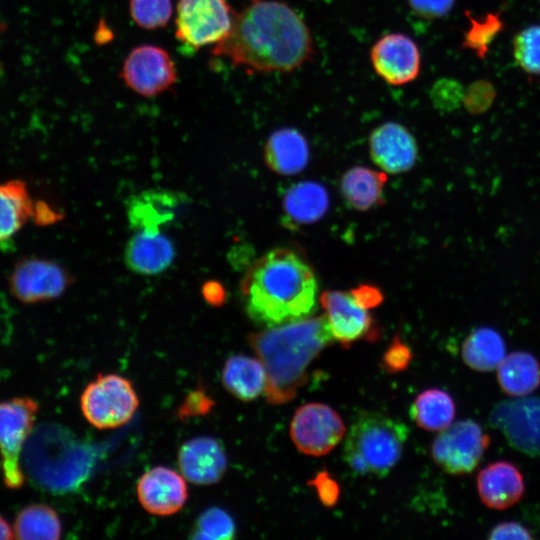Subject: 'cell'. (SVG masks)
Listing matches in <instances>:
<instances>
[{
    "mask_svg": "<svg viewBox=\"0 0 540 540\" xmlns=\"http://www.w3.org/2000/svg\"><path fill=\"white\" fill-rule=\"evenodd\" d=\"M455 0H408L410 8L420 17L436 19L450 12Z\"/></svg>",
    "mask_w": 540,
    "mask_h": 540,
    "instance_id": "8d00e7d4",
    "label": "cell"
},
{
    "mask_svg": "<svg viewBox=\"0 0 540 540\" xmlns=\"http://www.w3.org/2000/svg\"><path fill=\"white\" fill-rule=\"evenodd\" d=\"M530 531L517 522H502L490 532L489 539H531Z\"/></svg>",
    "mask_w": 540,
    "mask_h": 540,
    "instance_id": "f35d334b",
    "label": "cell"
},
{
    "mask_svg": "<svg viewBox=\"0 0 540 540\" xmlns=\"http://www.w3.org/2000/svg\"><path fill=\"white\" fill-rule=\"evenodd\" d=\"M411 357L410 349L396 336L386 350L382 364L388 372H398L407 367Z\"/></svg>",
    "mask_w": 540,
    "mask_h": 540,
    "instance_id": "d590c367",
    "label": "cell"
},
{
    "mask_svg": "<svg viewBox=\"0 0 540 540\" xmlns=\"http://www.w3.org/2000/svg\"><path fill=\"white\" fill-rule=\"evenodd\" d=\"M120 77L138 95L153 97L171 90L178 74L175 62L164 48L143 44L128 53Z\"/></svg>",
    "mask_w": 540,
    "mask_h": 540,
    "instance_id": "30bf717a",
    "label": "cell"
},
{
    "mask_svg": "<svg viewBox=\"0 0 540 540\" xmlns=\"http://www.w3.org/2000/svg\"><path fill=\"white\" fill-rule=\"evenodd\" d=\"M14 538L13 527L9 522L0 514V540H9Z\"/></svg>",
    "mask_w": 540,
    "mask_h": 540,
    "instance_id": "60d3db41",
    "label": "cell"
},
{
    "mask_svg": "<svg viewBox=\"0 0 540 540\" xmlns=\"http://www.w3.org/2000/svg\"><path fill=\"white\" fill-rule=\"evenodd\" d=\"M235 532L232 517L222 508L210 507L197 518L192 530V538L227 540L234 538Z\"/></svg>",
    "mask_w": 540,
    "mask_h": 540,
    "instance_id": "4dcf8cb0",
    "label": "cell"
},
{
    "mask_svg": "<svg viewBox=\"0 0 540 540\" xmlns=\"http://www.w3.org/2000/svg\"><path fill=\"white\" fill-rule=\"evenodd\" d=\"M186 195L171 190L149 189L133 195L127 202L128 222L135 231H160L184 209Z\"/></svg>",
    "mask_w": 540,
    "mask_h": 540,
    "instance_id": "ac0fdd59",
    "label": "cell"
},
{
    "mask_svg": "<svg viewBox=\"0 0 540 540\" xmlns=\"http://www.w3.org/2000/svg\"><path fill=\"white\" fill-rule=\"evenodd\" d=\"M369 151L373 162L392 174L411 169L418 154L415 138L406 127L396 122L383 123L372 131Z\"/></svg>",
    "mask_w": 540,
    "mask_h": 540,
    "instance_id": "e0dca14e",
    "label": "cell"
},
{
    "mask_svg": "<svg viewBox=\"0 0 540 540\" xmlns=\"http://www.w3.org/2000/svg\"><path fill=\"white\" fill-rule=\"evenodd\" d=\"M408 434V427L399 420L364 413L347 435L344 460L356 474L384 477L399 461Z\"/></svg>",
    "mask_w": 540,
    "mask_h": 540,
    "instance_id": "277c9868",
    "label": "cell"
},
{
    "mask_svg": "<svg viewBox=\"0 0 540 540\" xmlns=\"http://www.w3.org/2000/svg\"><path fill=\"white\" fill-rule=\"evenodd\" d=\"M477 490L484 505L504 510L516 504L525 491L519 469L508 461H496L484 467L477 476Z\"/></svg>",
    "mask_w": 540,
    "mask_h": 540,
    "instance_id": "44dd1931",
    "label": "cell"
},
{
    "mask_svg": "<svg viewBox=\"0 0 540 540\" xmlns=\"http://www.w3.org/2000/svg\"><path fill=\"white\" fill-rule=\"evenodd\" d=\"M178 466L189 482L210 485L223 477L227 469V457L218 440L200 436L188 440L180 447Z\"/></svg>",
    "mask_w": 540,
    "mask_h": 540,
    "instance_id": "d6986e66",
    "label": "cell"
},
{
    "mask_svg": "<svg viewBox=\"0 0 540 540\" xmlns=\"http://www.w3.org/2000/svg\"><path fill=\"white\" fill-rule=\"evenodd\" d=\"M64 436L56 427L41 425L32 431L24 445L22 469L40 488L62 491L76 481L77 469Z\"/></svg>",
    "mask_w": 540,
    "mask_h": 540,
    "instance_id": "5b68a950",
    "label": "cell"
},
{
    "mask_svg": "<svg viewBox=\"0 0 540 540\" xmlns=\"http://www.w3.org/2000/svg\"><path fill=\"white\" fill-rule=\"evenodd\" d=\"M489 443V435L478 423L462 420L440 431L433 441L431 454L447 473L463 475L478 466Z\"/></svg>",
    "mask_w": 540,
    "mask_h": 540,
    "instance_id": "9c48e42d",
    "label": "cell"
},
{
    "mask_svg": "<svg viewBox=\"0 0 540 540\" xmlns=\"http://www.w3.org/2000/svg\"><path fill=\"white\" fill-rule=\"evenodd\" d=\"M370 59L375 72L391 85L410 83L420 72L418 46L402 33H389L378 39L371 48Z\"/></svg>",
    "mask_w": 540,
    "mask_h": 540,
    "instance_id": "9a60e30c",
    "label": "cell"
},
{
    "mask_svg": "<svg viewBox=\"0 0 540 540\" xmlns=\"http://www.w3.org/2000/svg\"><path fill=\"white\" fill-rule=\"evenodd\" d=\"M141 506L150 514L169 516L184 506L188 498L185 478L173 469L156 466L147 470L136 487Z\"/></svg>",
    "mask_w": 540,
    "mask_h": 540,
    "instance_id": "2e32d148",
    "label": "cell"
},
{
    "mask_svg": "<svg viewBox=\"0 0 540 540\" xmlns=\"http://www.w3.org/2000/svg\"><path fill=\"white\" fill-rule=\"evenodd\" d=\"M452 397L441 389H428L420 393L410 410L415 423L429 431H442L449 427L455 416Z\"/></svg>",
    "mask_w": 540,
    "mask_h": 540,
    "instance_id": "f546056e",
    "label": "cell"
},
{
    "mask_svg": "<svg viewBox=\"0 0 540 540\" xmlns=\"http://www.w3.org/2000/svg\"><path fill=\"white\" fill-rule=\"evenodd\" d=\"M387 176L367 167L349 169L342 177L340 188L346 202L352 208L365 211L382 202Z\"/></svg>",
    "mask_w": 540,
    "mask_h": 540,
    "instance_id": "484cf974",
    "label": "cell"
},
{
    "mask_svg": "<svg viewBox=\"0 0 540 540\" xmlns=\"http://www.w3.org/2000/svg\"><path fill=\"white\" fill-rule=\"evenodd\" d=\"M309 484L315 487L319 499L325 506L331 507L338 501L339 486L326 471L318 473Z\"/></svg>",
    "mask_w": 540,
    "mask_h": 540,
    "instance_id": "74e56055",
    "label": "cell"
},
{
    "mask_svg": "<svg viewBox=\"0 0 540 540\" xmlns=\"http://www.w3.org/2000/svg\"><path fill=\"white\" fill-rule=\"evenodd\" d=\"M513 54L526 72L540 74V25L527 27L515 36Z\"/></svg>",
    "mask_w": 540,
    "mask_h": 540,
    "instance_id": "d6a6232c",
    "label": "cell"
},
{
    "mask_svg": "<svg viewBox=\"0 0 540 540\" xmlns=\"http://www.w3.org/2000/svg\"><path fill=\"white\" fill-rule=\"evenodd\" d=\"M38 412L39 403L28 396L0 400V464L3 483L9 489L25 484L21 455Z\"/></svg>",
    "mask_w": 540,
    "mask_h": 540,
    "instance_id": "52a82bcc",
    "label": "cell"
},
{
    "mask_svg": "<svg viewBox=\"0 0 540 540\" xmlns=\"http://www.w3.org/2000/svg\"><path fill=\"white\" fill-rule=\"evenodd\" d=\"M13 532L14 538L21 540H57L62 533V524L53 507L33 503L18 511Z\"/></svg>",
    "mask_w": 540,
    "mask_h": 540,
    "instance_id": "f1b7e54d",
    "label": "cell"
},
{
    "mask_svg": "<svg viewBox=\"0 0 540 540\" xmlns=\"http://www.w3.org/2000/svg\"><path fill=\"white\" fill-rule=\"evenodd\" d=\"M491 423L518 450L540 454V398L522 396L500 403L491 413Z\"/></svg>",
    "mask_w": 540,
    "mask_h": 540,
    "instance_id": "5bb4252c",
    "label": "cell"
},
{
    "mask_svg": "<svg viewBox=\"0 0 540 540\" xmlns=\"http://www.w3.org/2000/svg\"><path fill=\"white\" fill-rule=\"evenodd\" d=\"M34 212L28 188L22 180L0 183V243L13 237Z\"/></svg>",
    "mask_w": 540,
    "mask_h": 540,
    "instance_id": "d4e9b609",
    "label": "cell"
},
{
    "mask_svg": "<svg viewBox=\"0 0 540 540\" xmlns=\"http://www.w3.org/2000/svg\"><path fill=\"white\" fill-rule=\"evenodd\" d=\"M170 238L160 231L139 230L124 249L126 267L139 275H157L170 267L175 258Z\"/></svg>",
    "mask_w": 540,
    "mask_h": 540,
    "instance_id": "ffe728a7",
    "label": "cell"
},
{
    "mask_svg": "<svg viewBox=\"0 0 540 540\" xmlns=\"http://www.w3.org/2000/svg\"><path fill=\"white\" fill-rule=\"evenodd\" d=\"M320 303L335 340L347 347L358 340H376L379 330L368 309L363 307L351 291L327 290Z\"/></svg>",
    "mask_w": 540,
    "mask_h": 540,
    "instance_id": "4fadbf2b",
    "label": "cell"
},
{
    "mask_svg": "<svg viewBox=\"0 0 540 540\" xmlns=\"http://www.w3.org/2000/svg\"><path fill=\"white\" fill-rule=\"evenodd\" d=\"M211 53L249 73L291 72L312 60L315 47L308 26L287 3L249 0Z\"/></svg>",
    "mask_w": 540,
    "mask_h": 540,
    "instance_id": "6da1fadb",
    "label": "cell"
},
{
    "mask_svg": "<svg viewBox=\"0 0 540 540\" xmlns=\"http://www.w3.org/2000/svg\"><path fill=\"white\" fill-rule=\"evenodd\" d=\"M235 14L227 0H179L175 36L193 48L215 45L230 33Z\"/></svg>",
    "mask_w": 540,
    "mask_h": 540,
    "instance_id": "ba28073f",
    "label": "cell"
},
{
    "mask_svg": "<svg viewBox=\"0 0 540 540\" xmlns=\"http://www.w3.org/2000/svg\"><path fill=\"white\" fill-rule=\"evenodd\" d=\"M224 388L241 401H252L264 393L267 375L260 359L247 355L230 356L221 371Z\"/></svg>",
    "mask_w": 540,
    "mask_h": 540,
    "instance_id": "603a6c76",
    "label": "cell"
},
{
    "mask_svg": "<svg viewBox=\"0 0 540 540\" xmlns=\"http://www.w3.org/2000/svg\"><path fill=\"white\" fill-rule=\"evenodd\" d=\"M345 426L341 417L329 406L309 403L295 412L290 434L303 453L321 456L331 451L342 439Z\"/></svg>",
    "mask_w": 540,
    "mask_h": 540,
    "instance_id": "7c38bea8",
    "label": "cell"
},
{
    "mask_svg": "<svg viewBox=\"0 0 540 540\" xmlns=\"http://www.w3.org/2000/svg\"><path fill=\"white\" fill-rule=\"evenodd\" d=\"M71 281V275L60 264L33 257L22 259L14 266L8 286L18 301L34 304L60 297Z\"/></svg>",
    "mask_w": 540,
    "mask_h": 540,
    "instance_id": "8fae6325",
    "label": "cell"
},
{
    "mask_svg": "<svg viewBox=\"0 0 540 540\" xmlns=\"http://www.w3.org/2000/svg\"><path fill=\"white\" fill-rule=\"evenodd\" d=\"M138 406V395L131 381L114 373L98 374L80 396L83 416L101 430L127 424Z\"/></svg>",
    "mask_w": 540,
    "mask_h": 540,
    "instance_id": "8992f818",
    "label": "cell"
},
{
    "mask_svg": "<svg viewBox=\"0 0 540 540\" xmlns=\"http://www.w3.org/2000/svg\"><path fill=\"white\" fill-rule=\"evenodd\" d=\"M350 291L356 300L366 309L374 308L383 301L381 291L372 285H360Z\"/></svg>",
    "mask_w": 540,
    "mask_h": 540,
    "instance_id": "ab89813d",
    "label": "cell"
},
{
    "mask_svg": "<svg viewBox=\"0 0 540 540\" xmlns=\"http://www.w3.org/2000/svg\"><path fill=\"white\" fill-rule=\"evenodd\" d=\"M500 28L501 21L495 15H488L482 22L472 19V26L465 35L464 45L484 54Z\"/></svg>",
    "mask_w": 540,
    "mask_h": 540,
    "instance_id": "836d02e7",
    "label": "cell"
},
{
    "mask_svg": "<svg viewBox=\"0 0 540 540\" xmlns=\"http://www.w3.org/2000/svg\"><path fill=\"white\" fill-rule=\"evenodd\" d=\"M129 12L139 27L156 30L169 24L173 4L172 0H129Z\"/></svg>",
    "mask_w": 540,
    "mask_h": 540,
    "instance_id": "1f68e13d",
    "label": "cell"
},
{
    "mask_svg": "<svg viewBox=\"0 0 540 540\" xmlns=\"http://www.w3.org/2000/svg\"><path fill=\"white\" fill-rule=\"evenodd\" d=\"M329 206L326 189L312 181L292 186L285 194L283 208L287 218L296 224H309L323 217Z\"/></svg>",
    "mask_w": 540,
    "mask_h": 540,
    "instance_id": "4316f807",
    "label": "cell"
},
{
    "mask_svg": "<svg viewBox=\"0 0 540 540\" xmlns=\"http://www.w3.org/2000/svg\"><path fill=\"white\" fill-rule=\"evenodd\" d=\"M496 370L501 389L510 396H527L540 385V365L530 353H510Z\"/></svg>",
    "mask_w": 540,
    "mask_h": 540,
    "instance_id": "cb8c5ba5",
    "label": "cell"
},
{
    "mask_svg": "<svg viewBox=\"0 0 540 540\" xmlns=\"http://www.w3.org/2000/svg\"><path fill=\"white\" fill-rule=\"evenodd\" d=\"M267 166L282 175L302 171L309 160V146L301 132L294 128H281L268 138L264 148Z\"/></svg>",
    "mask_w": 540,
    "mask_h": 540,
    "instance_id": "7402d4cb",
    "label": "cell"
},
{
    "mask_svg": "<svg viewBox=\"0 0 540 540\" xmlns=\"http://www.w3.org/2000/svg\"><path fill=\"white\" fill-rule=\"evenodd\" d=\"M461 355L473 370L489 372L497 369L505 358V343L497 331L487 327L477 328L465 339Z\"/></svg>",
    "mask_w": 540,
    "mask_h": 540,
    "instance_id": "83f0119b",
    "label": "cell"
},
{
    "mask_svg": "<svg viewBox=\"0 0 540 540\" xmlns=\"http://www.w3.org/2000/svg\"><path fill=\"white\" fill-rule=\"evenodd\" d=\"M495 91L489 82L477 81L471 84L463 95V102L467 110L478 114L487 110L494 99Z\"/></svg>",
    "mask_w": 540,
    "mask_h": 540,
    "instance_id": "e575fe53",
    "label": "cell"
},
{
    "mask_svg": "<svg viewBox=\"0 0 540 540\" xmlns=\"http://www.w3.org/2000/svg\"><path fill=\"white\" fill-rule=\"evenodd\" d=\"M332 340L325 314L250 334L248 342L267 375L266 400L270 404L292 400L307 381L309 365Z\"/></svg>",
    "mask_w": 540,
    "mask_h": 540,
    "instance_id": "3957f363",
    "label": "cell"
},
{
    "mask_svg": "<svg viewBox=\"0 0 540 540\" xmlns=\"http://www.w3.org/2000/svg\"><path fill=\"white\" fill-rule=\"evenodd\" d=\"M318 284L312 267L298 252L275 248L246 271L240 293L252 321L266 327L310 317Z\"/></svg>",
    "mask_w": 540,
    "mask_h": 540,
    "instance_id": "7a4b0ae2",
    "label": "cell"
}]
</instances>
